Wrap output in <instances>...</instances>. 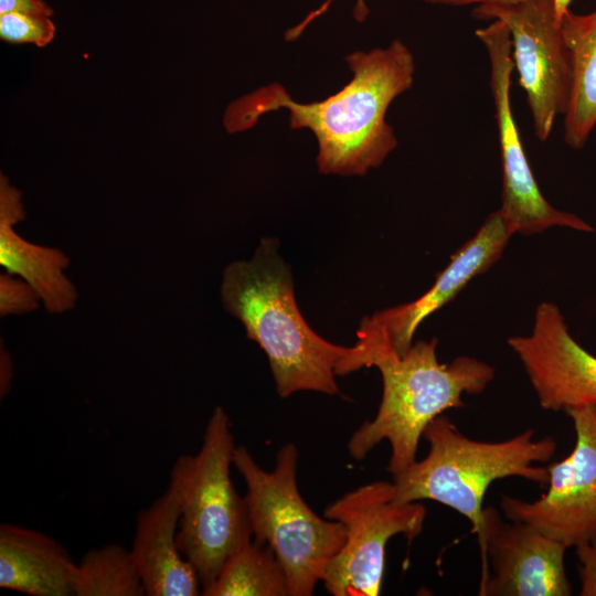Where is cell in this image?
Returning a JSON list of instances; mask_svg holds the SVG:
<instances>
[{
	"label": "cell",
	"mask_w": 596,
	"mask_h": 596,
	"mask_svg": "<svg viewBox=\"0 0 596 596\" xmlns=\"http://www.w3.org/2000/svg\"><path fill=\"white\" fill-rule=\"evenodd\" d=\"M224 308L237 318L248 339L268 358L281 397L298 391L339 393L336 375L352 347L318 336L296 304L289 266L278 254V241L263 237L249 260L231 263L223 273Z\"/></svg>",
	"instance_id": "obj_2"
},
{
	"label": "cell",
	"mask_w": 596,
	"mask_h": 596,
	"mask_svg": "<svg viewBox=\"0 0 596 596\" xmlns=\"http://www.w3.org/2000/svg\"><path fill=\"white\" fill-rule=\"evenodd\" d=\"M575 549L579 561V594L596 596V539Z\"/></svg>",
	"instance_id": "obj_22"
},
{
	"label": "cell",
	"mask_w": 596,
	"mask_h": 596,
	"mask_svg": "<svg viewBox=\"0 0 596 596\" xmlns=\"http://www.w3.org/2000/svg\"><path fill=\"white\" fill-rule=\"evenodd\" d=\"M472 15L507 25L513 64L526 94L535 137L547 140L555 119L566 110L571 89L570 56L554 1L479 4Z\"/></svg>",
	"instance_id": "obj_8"
},
{
	"label": "cell",
	"mask_w": 596,
	"mask_h": 596,
	"mask_svg": "<svg viewBox=\"0 0 596 596\" xmlns=\"http://www.w3.org/2000/svg\"><path fill=\"white\" fill-rule=\"evenodd\" d=\"M41 302L32 286L19 276L10 273L0 276V313L20 315L35 310Z\"/></svg>",
	"instance_id": "obj_21"
},
{
	"label": "cell",
	"mask_w": 596,
	"mask_h": 596,
	"mask_svg": "<svg viewBox=\"0 0 596 596\" xmlns=\"http://www.w3.org/2000/svg\"><path fill=\"white\" fill-rule=\"evenodd\" d=\"M423 437L428 443V454L393 476L394 500L441 503L468 519L477 535L490 485L508 477L547 485V468L541 464L547 462L557 448L550 436L535 439L533 429L507 440H475L444 414L426 427Z\"/></svg>",
	"instance_id": "obj_4"
},
{
	"label": "cell",
	"mask_w": 596,
	"mask_h": 596,
	"mask_svg": "<svg viewBox=\"0 0 596 596\" xmlns=\"http://www.w3.org/2000/svg\"><path fill=\"white\" fill-rule=\"evenodd\" d=\"M78 563L50 535L0 525V587L30 596H76Z\"/></svg>",
	"instance_id": "obj_15"
},
{
	"label": "cell",
	"mask_w": 596,
	"mask_h": 596,
	"mask_svg": "<svg viewBox=\"0 0 596 596\" xmlns=\"http://www.w3.org/2000/svg\"><path fill=\"white\" fill-rule=\"evenodd\" d=\"M7 12H22L45 17L53 14V10L43 0H0V14Z\"/></svg>",
	"instance_id": "obj_24"
},
{
	"label": "cell",
	"mask_w": 596,
	"mask_h": 596,
	"mask_svg": "<svg viewBox=\"0 0 596 596\" xmlns=\"http://www.w3.org/2000/svg\"><path fill=\"white\" fill-rule=\"evenodd\" d=\"M565 412L573 422L575 446L563 460L546 467V492L534 501L503 494L500 505L507 519L525 523L568 549L596 539V407Z\"/></svg>",
	"instance_id": "obj_10"
},
{
	"label": "cell",
	"mask_w": 596,
	"mask_h": 596,
	"mask_svg": "<svg viewBox=\"0 0 596 596\" xmlns=\"http://www.w3.org/2000/svg\"><path fill=\"white\" fill-rule=\"evenodd\" d=\"M132 554L119 544L85 552L78 562L76 596H145Z\"/></svg>",
	"instance_id": "obj_19"
},
{
	"label": "cell",
	"mask_w": 596,
	"mask_h": 596,
	"mask_svg": "<svg viewBox=\"0 0 596 596\" xmlns=\"http://www.w3.org/2000/svg\"><path fill=\"white\" fill-rule=\"evenodd\" d=\"M508 344L522 363L543 409L596 407V356L571 334L557 305L541 302L531 333L511 337Z\"/></svg>",
	"instance_id": "obj_12"
},
{
	"label": "cell",
	"mask_w": 596,
	"mask_h": 596,
	"mask_svg": "<svg viewBox=\"0 0 596 596\" xmlns=\"http://www.w3.org/2000/svg\"><path fill=\"white\" fill-rule=\"evenodd\" d=\"M513 234L499 210L491 213L477 233L454 253L425 294L411 302L363 318L356 343L384 344L398 355L404 354L413 344L418 326L499 260Z\"/></svg>",
	"instance_id": "obj_13"
},
{
	"label": "cell",
	"mask_w": 596,
	"mask_h": 596,
	"mask_svg": "<svg viewBox=\"0 0 596 596\" xmlns=\"http://www.w3.org/2000/svg\"><path fill=\"white\" fill-rule=\"evenodd\" d=\"M179 502L172 487L136 517L131 554L146 596H198L202 587L193 565L177 544Z\"/></svg>",
	"instance_id": "obj_14"
},
{
	"label": "cell",
	"mask_w": 596,
	"mask_h": 596,
	"mask_svg": "<svg viewBox=\"0 0 596 596\" xmlns=\"http://www.w3.org/2000/svg\"><path fill=\"white\" fill-rule=\"evenodd\" d=\"M476 35L490 62V88L500 145L502 168L501 206L498 209L515 233L532 235L553 226L590 233L582 217L554 207L542 194L525 156L510 99L513 70L512 43L507 25L492 20Z\"/></svg>",
	"instance_id": "obj_9"
},
{
	"label": "cell",
	"mask_w": 596,
	"mask_h": 596,
	"mask_svg": "<svg viewBox=\"0 0 596 596\" xmlns=\"http://www.w3.org/2000/svg\"><path fill=\"white\" fill-rule=\"evenodd\" d=\"M437 340L417 341L402 355L376 344L358 358V366H376L382 375L383 394L375 417L362 424L348 443L356 460L381 441L387 440L392 476L416 460L426 427L445 411L464 407V394H479L494 377V369L476 358L461 355L440 363Z\"/></svg>",
	"instance_id": "obj_3"
},
{
	"label": "cell",
	"mask_w": 596,
	"mask_h": 596,
	"mask_svg": "<svg viewBox=\"0 0 596 596\" xmlns=\"http://www.w3.org/2000/svg\"><path fill=\"white\" fill-rule=\"evenodd\" d=\"M345 61L353 77L339 92L304 104L295 102L280 84L262 86L227 106L225 130H247L262 115L286 108L291 129L308 128L316 136L320 173L364 175L380 167L397 146L385 114L390 104L412 87L414 57L404 43L394 40L386 49L355 51Z\"/></svg>",
	"instance_id": "obj_1"
},
{
	"label": "cell",
	"mask_w": 596,
	"mask_h": 596,
	"mask_svg": "<svg viewBox=\"0 0 596 596\" xmlns=\"http://www.w3.org/2000/svg\"><path fill=\"white\" fill-rule=\"evenodd\" d=\"M424 2L430 4H441V6H453V7H462L469 4H514L524 0H423Z\"/></svg>",
	"instance_id": "obj_25"
},
{
	"label": "cell",
	"mask_w": 596,
	"mask_h": 596,
	"mask_svg": "<svg viewBox=\"0 0 596 596\" xmlns=\"http://www.w3.org/2000/svg\"><path fill=\"white\" fill-rule=\"evenodd\" d=\"M509 521L496 508L485 507L477 535L486 574L479 595H571L564 562L567 547L525 523Z\"/></svg>",
	"instance_id": "obj_11"
},
{
	"label": "cell",
	"mask_w": 596,
	"mask_h": 596,
	"mask_svg": "<svg viewBox=\"0 0 596 596\" xmlns=\"http://www.w3.org/2000/svg\"><path fill=\"white\" fill-rule=\"evenodd\" d=\"M235 441L231 422L221 406L210 416L200 450L173 464L169 486L179 502L177 544L193 565L202 590L223 565L253 539L245 497L231 480Z\"/></svg>",
	"instance_id": "obj_5"
},
{
	"label": "cell",
	"mask_w": 596,
	"mask_h": 596,
	"mask_svg": "<svg viewBox=\"0 0 596 596\" xmlns=\"http://www.w3.org/2000/svg\"><path fill=\"white\" fill-rule=\"evenodd\" d=\"M204 596H285L288 584L274 551L254 539L241 546L223 565Z\"/></svg>",
	"instance_id": "obj_18"
},
{
	"label": "cell",
	"mask_w": 596,
	"mask_h": 596,
	"mask_svg": "<svg viewBox=\"0 0 596 596\" xmlns=\"http://www.w3.org/2000/svg\"><path fill=\"white\" fill-rule=\"evenodd\" d=\"M324 517L342 523L347 539L326 568L322 583L333 596H377L387 542L402 534L411 543L423 530L426 508L396 502L393 482L361 486L330 503Z\"/></svg>",
	"instance_id": "obj_7"
},
{
	"label": "cell",
	"mask_w": 596,
	"mask_h": 596,
	"mask_svg": "<svg viewBox=\"0 0 596 596\" xmlns=\"http://www.w3.org/2000/svg\"><path fill=\"white\" fill-rule=\"evenodd\" d=\"M55 31L50 17L22 12L0 14V39L11 44L32 43L43 47L52 42Z\"/></svg>",
	"instance_id": "obj_20"
},
{
	"label": "cell",
	"mask_w": 596,
	"mask_h": 596,
	"mask_svg": "<svg viewBox=\"0 0 596 596\" xmlns=\"http://www.w3.org/2000/svg\"><path fill=\"white\" fill-rule=\"evenodd\" d=\"M11 222L0 220V265L29 283L51 313L74 308L77 291L64 274L68 257L60 249L28 242Z\"/></svg>",
	"instance_id": "obj_17"
},
{
	"label": "cell",
	"mask_w": 596,
	"mask_h": 596,
	"mask_svg": "<svg viewBox=\"0 0 596 596\" xmlns=\"http://www.w3.org/2000/svg\"><path fill=\"white\" fill-rule=\"evenodd\" d=\"M561 28L571 65L563 137L568 147L582 149L596 126V10L587 14L567 10Z\"/></svg>",
	"instance_id": "obj_16"
},
{
	"label": "cell",
	"mask_w": 596,
	"mask_h": 596,
	"mask_svg": "<svg viewBox=\"0 0 596 596\" xmlns=\"http://www.w3.org/2000/svg\"><path fill=\"white\" fill-rule=\"evenodd\" d=\"M298 450L291 443L276 456L274 470L258 466L236 446L233 466L244 479L253 539L267 544L281 564L288 596H310L347 539L342 523L316 514L297 486Z\"/></svg>",
	"instance_id": "obj_6"
},
{
	"label": "cell",
	"mask_w": 596,
	"mask_h": 596,
	"mask_svg": "<svg viewBox=\"0 0 596 596\" xmlns=\"http://www.w3.org/2000/svg\"><path fill=\"white\" fill-rule=\"evenodd\" d=\"M333 0H324L323 3L318 7L316 10L311 11L306 19H304L299 24L295 25L291 29H288L285 33V40L286 41H295L297 40L305 29L319 15L323 14ZM370 10L368 6L365 4L364 0H356L355 6L353 9V17L358 22H363L365 18L368 17Z\"/></svg>",
	"instance_id": "obj_23"
},
{
	"label": "cell",
	"mask_w": 596,
	"mask_h": 596,
	"mask_svg": "<svg viewBox=\"0 0 596 596\" xmlns=\"http://www.w3.org/2000/svg\"><path fill=\"white\" fill-rule=\"evenodd\" d=\"M557 15L562 19L563 14L568 10L572 0H553Z\"/></svg>",
	"instance_id": "obj_26"
}]
</instances>
